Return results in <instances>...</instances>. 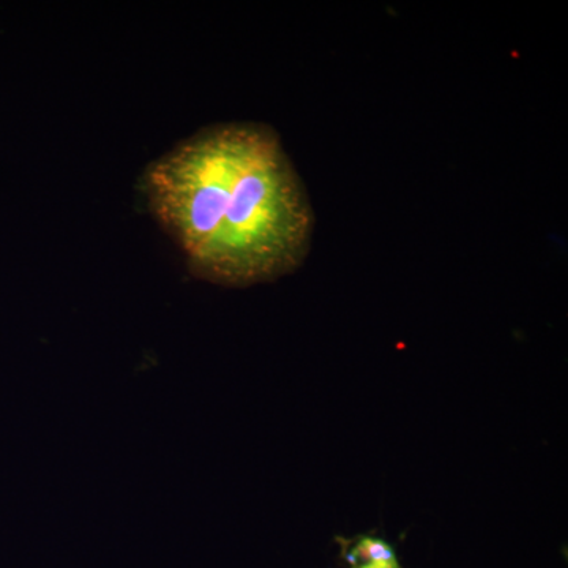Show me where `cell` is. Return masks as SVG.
Returning a JSON list of instances; mask_svg holds the SVG:
<instances>
[{"label": "cell", "instance_id": "3", "mask_svg": "<svg viewBox=\"0 0 568 568\" xmlns=\"http://www.w3.org/2000/svg\"><path fill=\"white\" fill-rule=\"evenodd\" d=\"M354 568H399L398 560L394 562H364L355 564Z\"/></svg>", "mask_w": 568, "mask_h": 568}, {"label": "cell", "instance_id": "1", "mask_svg": "<svg viewBox=\"0 0 568 568\" xmlns=\"http://www.w3.org/2000/svg\"><path fill=\"white\" fill-rule=\"evenodd\" d=\"M140 183L196 278L231 287L274 282L312 250V201L265 123L204 126L149 163Z\"/></svg>", "mask_w": 568, "mask_h": 568}, {"label": "cell", "instance_id": "2", "mask_svg": "<svg viewBox=\"0 0 568 568\" xmlns=\"http://www.w3.org/2000/svg\"><path fill=\"white\" fill-rule=\"evenodd\" d=\"M347 559L354 564H364V562H394L396 559L394 549H392L390 545L386 544L384 540H379V538L373 537H364L357 545L353 551L347 555Z\"/></svg>", "mask_w": 568, "mask_h": 568}]
</instances>
